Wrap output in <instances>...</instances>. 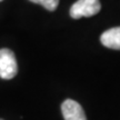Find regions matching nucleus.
<instances>
[{
    "label": "nucleus",
    "instance_id": "1",
    "mask_svg": "<svg viewBox=\"0 0 120 120\" xmlns=\"http://www.w3.org/2000/svg\"><path fill=\"white\" fill-rule=\"evenodd\" d=\"M101 4L99 0H78L70 8V17L79 19L82 17H92L100 11Z\"/></svg>",
    "mask_w": 120,
    "mask_h": 120
},
{
    "label": "nucleus",
    "instance_id": "2",
    "mask_svg": "<svg viewBox=\"0 0 120 120\" xmlns=\"http://www.w3.org/2000/svg\"><path fill=\"white\" fill-rule=\"evenodd\" d=\"M18 72L17 60L10 49H0V78L9 80L16 77Z\"/></svg>",
    "mask_w": 120,
    "mask_h": 120
},
{
    "label": "nucleus",
    "instance_id": "3",
    "mask_svg": "<svg viewBox=\"0 0 120 120\" xmlns=\"http://www.w3.org/2000/svg\"><path fill=\"white\" fill-rule=\"evenodd\" d=\"M61 112L64 120H87L82 107L72 99H67L62 102Z\"/></svg>",
    "mask_w": 120,
    "mask_h": 120
},
{
    "label": "nucleus",
    "instance_id": "4",
    "mask_svg": "<svg viewBox=\"0 0 120 120\" xmlns=\"http://www.w3.org/2000/svg\"><path fill=\"white\" fill-rule=\"evenodd\" d=\"M100 41L105 47L120 50V27L111 28L105 31L100 37Z\"/></svg>",
    "mask_w": 120,
    "mask_h": 120
},
{
    "label": "nucleus",
    "instance_id": "5",
    "mask_svg": "<svg viewBox=\"0 0 120 120\" xmlns=\"http://www.w3.org/2000/svg\"><path fill=\"white\" fill-rule=\"evenodd\" d=\"M29 1L34 2V4H41L43 8H46L49 11L56 10L58 4H59V0H29Z\"/></svg>",
    "mask_w": 120,
    "mask_h": 120
},
{
    "label": "nucleus",
    "instance_id": "6",
    "mask_svg": "<svg viewBox=\"0 0 120 120\" xmlns=\"http://www.w3.org/2000/svg\"><path fill=\"white\" fill-rule=\"evenodd\" d=\"M0 120H4V119H0Z\"/></svg>",
    "mask_w": 120,
    "mask_h": 120
},
{
    "label": "nucleus",
    "instance_id": "7",
    "mask_svg": "<svg viewBox=\"0 0 120 120\" xmlns=\"http://www.w3.org/2000/svg\"><path fill=\"white\" fill-rule=\"evenodd\" d=\"M0 1H2V0H0Z\"/></svg>",
    "mask_w": 120,
    "mask_h": 120
}]
</instances>
